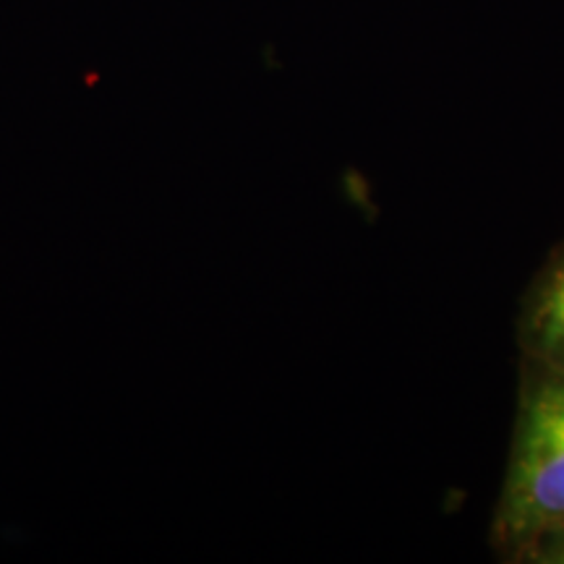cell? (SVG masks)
<instances>
[{
  "mask_svg": "<svg viewBox=\"0 0 564 564\" xmlns=\"http://www.w3.org/2000/svg\"><path fill=\"white\" fill-rule=\"evenodd\" d=\"M564 523V371L520 364L518 411L502 491L489 528L491 549L510 562L535 533Z\"/></svg>",
  "mask_w": 564,
  "mask_h": 564,
  "instance_id": "cell-1",
  "label": "cell"
},
{
  "mask_svg": "<svg viewBox=\"0 0 564 564\" xmlns=\"http://www.w3.org/2000/svg\"><path fill=\"white\" fill-rule=\"evenodd\" d=\"M510 564H564V523L535 533L514 552Z\"/></svg>",
  "mask_w": 564,
  "mask_h": 564,
  "instance_id": "cell-3",
  "label": "cell"
},
{
  "mask_svg": "<svg viewBox=\"0 0 564 564\" xmlns=\"http://www.w3.org/2000/svg\"><path fill=\"white\" fill-rule=\"evenodd\" d=\"M518 345L525 361L564 371V238L549 251L523 293Z\"/></svg>",
  "mask_w": 564,
  "mask_h": 564,
  "instance_id": "cell-2",
  "label": "cell"
}]
</instances>
